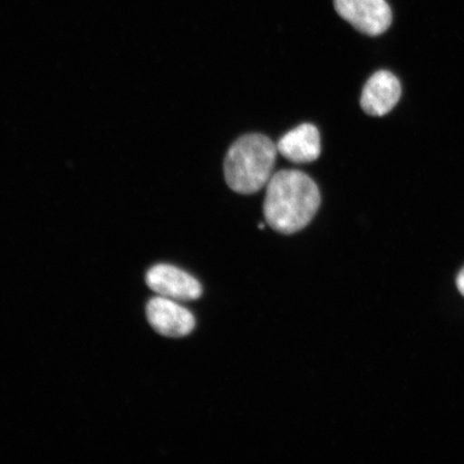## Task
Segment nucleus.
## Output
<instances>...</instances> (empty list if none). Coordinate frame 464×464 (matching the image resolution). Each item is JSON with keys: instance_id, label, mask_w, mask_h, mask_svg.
Listing matches in <instances>:
<instances>
[{"instance_id": "obj_1", "label": "nucleus", "mask_w": 464, "mask_h": 464, "mask_svg": "<svg viewBox=\"0 0 464 464\" xmlns=\"http://www.w3.org/2000/svg\"><path fill=\"white\" fill-rule=\"evenodd\" d=\"M321 206V193L307 174L281 170L266 184L264 213L266 224L280 234L292 235L306 227Z\"/></svg>"}, {"instance_id": "obj_2", "label": "nucleus", "mask_w": 464, "mask_h": 464, "mask_svg": "<svg viewBox=\"0 0 464 464\" xmlns=\"http://www.w3.org/2000/svg\"><path fill=\"white\" fill-rule=\"evenodd\" d=\"M277 148L260 133L243 136L226 155L224 171L228 187L242 195L256 193L274 176Z\"/></svg>"}, {"instance_id": "obj_3", "label": "nucleus", "mask_w": 464, "mask_h": 464, "mask_svg": "<svg viewBox=\"0 0 464 464\" xmlns=\"http://www.w3.org/2000/svg\"><path fill=\"white\" fill-rule=\"evenodd\" d=\"M342 19L370 36H379L391 27L392 13L386 0H334Z\"/></svg>"}, {"instance_id": "obj_4", "label": "nucleus", "mask_w": 464, "mask_h": 464, "mask_svg": "<svg viewBox=\"0 0 464 464\" xmlns=\"http://www.w3.org/2000/svg\"><path fill=\"white\" fill-rule=\"evenodd\" d=\"M148 286L156 294L174 301H194L202 295L200 283L177 266L158 265L147 275Z\"/></svg>"}, {"instance_id": "obj_5", "label": "nucleus", "mask_w": 464, "mask_h": 464, "mask_svg": "<svg viewBox=\"0 0 464 464\" xmlns=\"http://www.w3.org/2000/svg\"><path fill=\"white\" fill-rule=\"evenodd\" d=\"M147 317L155 332L168 338L187 336L196 326L195 317L188 309L160 295L149 301Z\"/></svg>"}, {"instance_id": "obj_6", "label": "nucleus", "mask_w": 464, "mask_h": 464, "mask_svg": "<svg viewBox=\"0 0 464 464\" xmlns=\"http://www.w3.org/2000/svg\"><path fill=\"white\" fill-rule=\"evenodd\" d=\"M401 97V84L387 71L375 72L365 83L361 106L371 116H382L390 113Z\"/></svg>"}, {"instance_id": "obj_7", "label": "nucleus", "mask_w": 464, "mask_h": 464, "mask_svg": "<svg viewBox=\"0 0 464 464\" xmlns=\"http://www.w3.org/2000/svg\"><path fill=\"white\" fill-rule=\"evenodd\" d=\"M277 152L295 164H310L321 155V136L314 125L303 124L278 141Z\"/></svg>"}, {"instance_id": "obj_8", "label": "nucleus", "mask_w": 464, "mask_h": 464, "mask_svg": "<svg viewBox=\"0 0 464 464\" xmlns=\"http://www.w3.org/2000/svg\"><path fill=\"white\" fill-rule=\"evenodd\" d=\"M457 287L464 297V268L460 271V274L457 277Z\"/></svg>"}]
</instances>
